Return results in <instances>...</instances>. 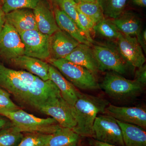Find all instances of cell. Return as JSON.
<instances>
[{
  "mask_svg": "<svg viewBox=\"0 0 146 146\" xmlns=\"http://www.w3.org/2000/svg\"><path fill=\"white\" fill-rule=\"evenodd\" d=\"M109 104L106 100L100 97L80 92L72 108L76 122L73 130L80 136L93 138L95 119L99 114H103Z\"/></svg>",
  "mask_w": 146,
  "mask_h": 146,
  "instance_id": "6da1fadb",
  "label": "cell"
},
{
  "mask_svg": "<svg viewBox=\"0 0 146 146\" xmlns=\"http://www.w3.org/2000/svg\"><path fill=\"white\" fill-rule=\"evenodd\" d=\"M0 87L12 94L21 103L37 109L44 96V91L40 87L31 86L23 81L16 70L0 63Z\"/></svg>",
  "mask_w": 146,
  "mask_h": 146,
  "instance_id": "7a4b0ae2",
  "label": "cell"
},
{
  "mask_svg": "<svg viewBox=\"0 0 146 146\" xmlns=\"http://www.w3.org/2000/svg\"><path fill=\"white\" fill-rule=\"evenodd\" d=\"M2 116L8 118L12 123V125L22 133L50 134L61 127L52 117H38L21 109L14 112H5Z\"/></svg>",
  "mask_w": 146,
  "mask_h": 146,
  "instance_id": "3957f363",
  "label": "cell"
},
{
  "mask_svg": "<svg viewBox=\"0 0 146 146\" xmlns=\"http://www.w3.org/2000/svg\"><path fill=\"white\" fill-rule=\"evenodd\" d=\"M49 61L76 87L82 90L100 89L95 75L86 68L64 58H50Z\"/></svg>",
  "mask_w": 146,
  "mask_h": 146,
  "instance_id": "277c9868",
  "label": "cell"
},
{
  "mask_svg": "<svg viewBox=\"0 0 146 146\" xmlns=\"http://www.w3.org/2000/svg\"><path fill=\"white\" fill-rule=\"evenodd\" d=\"M100 86L110 97L119 100L138 96L145 87L134 79H127L113 72L106 73Z\"/></svg>",
  "mask_w": 146,
  "mask_h": 146,
  "instance_id": "5b68a950",
  "label": "cell"
},
{
  "mask_svg": "<svg viewBox=\"0 0 146 146\" xmlns=\"http://www.w3.org/2000/svg\"><path fill=\"white\" fill-rule=\"evenodd\" d=\"M37 110L54 119L61 127L73 129L76 126L72 107L60 94L50 97L39 106Z\"/></svg>",
  "mask_w": 146,
  "mask_h": 146,
  "instance_id": "8992f818",
  "label": "cell"
},
{
  "mask_svg": "<svg viewBox=\"0 0 146 146\" xmlns=\"http://www.w3.org/2000/svg\"><path fill=\"white\" fill-rule=\"evenodd\" d=\"M93 138L110 145L125 146L117 120L107 115H98L93 125Z\"/></svg>",
  "mask_w": 146,
  "mask_h": 146,
  "instance_id": "52a82bcc",
  "label": "cell"
},
{
  "mask_svg": "<svg viewBox=\"0 0 146 146\" xmlns=\"http://www.w3.org/2000/svg\"><path fill=\"white\" fill-rule=\"evenodd\" d=\"M92 50L100 71H111L121 75L126 73L128 65L117 48L104 45H95Z\"/></svg>",
  "mask_w": 146,
  "mask_h": 146,
  "instance_id": "ba28073f",
  "label": "cell"
},
{
  "mask_svg": "<svg viewBox=\"0 0 146 146\" xmlns=\"http://www.w3.org/2000/svg\"><path fill=\"white\" fill-rule=\"evenodd\" d=\"M25 47V55L46 60L50 58V36L37 30L19 33Z\"/></svg>",
  "mask_w": 146,
  "mask_h": 146,
  "instance_id": "9c48e42d",
  "label": "cell"
},
{
  "mask_svg": "<svg viewBox=\"0 0 146 146\" xmlns=\"http://www.w3.org/2000/svg\"><path fill=\"white\" fill-rule=\"evenodd\" d=\"M25 55V47L19 33L5 22L0 33V55L7 60Z\"/></svg>",
  "mask_w": 146,
  "mask_h": 146,
  "instance_id": "30bf717a",
  "label": "cell"
},
{
  "mask_svg": "<svg viewBox=\"0 0 146 146\" xmlns=\"http://www.w3.org/2000/svg\"><path fill=\"white\" fill-rule=\"evenodd\" d=\"M117 40L116 48L128 65L138 68L144 65L146 58L136 36L121 33Z\"/></svg>",
  "mask_w": 146,
  "mask_h": 146,
  "instance_id": "8fae6325",
  "label": "cell"
},
{
  "mask_svg": "<svg viewBox=\"0 0 146 146\" xmlns=\"http://www.w3.org/2000/svg\"><path fill=\"white\" fill-rule=\"evenodd\" d=\"M103 114L110 115L119 121L135 125L146 129V111L142 108L120 107L109 104Z\"/></svg>",
  "mask_w": 146,
  "mask_h": 146,
  "instance_id": "7c38bea8",
  "label": "cell"
},
{
  "mask_svg": "<svg viewBox=\"0 0 146 146\" xmlns=\"http://www.w3.org/2000/svg\"><path fill=\"white\" fill-rule=\"evenodd\" d=\"M33 10L37 29L39 32L51 36L60 29L56 23L54 12L46 0H39Z\"/></svg>",
  "mask_w": 146,
  "mask_h": 146,
  "instance_id": "4fadbf2b",
  "label": "cell"
},
{
  "mask_svg": "<svg viewBox=\"0 0 146 146\" xmlns=\"http://www.w3.org/2000/svg\"><path fill=\"white\" fill-rule=\"evenodd\" d=\"M79 44L70 35L59 29L50 36V58H65Z\"/></svg>",
  "mask_w": 146,
  "mask_h": 146,
  "instance_id": "5bb4252c",
  "label": "cell"
},
{
  "mask_svg": "<svg viewBox=\"0 0 146 146\" xmlns=\"http://www.w3.org/2000/svg\"><path fill=\"white\" fill-rule=\"evenodd\" d=\"M64 58L86 68L95 75L100 71L98 64L92 48L88 45L79 44L71 53Z\"/></svg>",
  "mask_w": 146,
  "mask_h": 146,
  "instance_id": "9a60e30c",
  "label": "cell"
},
{
  "mask_svg": "<svg viewBox=\"0 0 146 146\" xmlns=\"http://www.w3.org/2000/svg\"><path fill=\"white\" fill-rule=\"evenodd\" d=\"M49 79L53 82L60 91L61 96L71 107L75 104L79 91L68 81L56 68L49 65Z\"/></svg>",
  "mask_w": 146,
  "mask_h": 146,
  "instance_id": "2e32d148",
  "label": "cell"
},
{
  "mask_svg": "<svg viewBox=\"0 0 146 146\" xmlns=\"http://www.w3.org/2000/svg\"><path fill=\"white\" fill-rule=\"evenodd\" d=\"M6 22L10 24L19 33L29 30H37L33 11L21 9L5 14Z\"/></svg>",
  "mask_w": 146,
  "mask_h": 146,
  "instance_id": "e0dca14e",
  "label": "cell"
},
{
  "mask_svg": "<svg viewBox=\"0 0 146 146\" xmlns=\"http://www.w3.org/2000/svg\"><path fill=\"white\" fill-rule=\"evenodd\" d=\"M53 12L56 23L60 29L68 33L80 44L91 46L92 44L72 18L57 5H54Z\"/></svg>",
  "mask_w": 146,
  "mask_h": 146,
  "instance_id": "ac0fdd59",
  "label": "cell"
},
{
  "mask_svg": "<svg viewBox=\"0 0 146 146\" xmlns=\"http://www.w3.org/2000/svg\"><path fill=\"white\" fill-rule=\"evenodd\" d=\"M14 65L25 69L31 73L46 81L49 79V70L50 64L38 58L22 55L11 60Z\"/></svg>",
  "mask_w": 146,
  "mask_h": 146,
  "instance_id": "d6986e66",
  "label": "cell"
},
{
  "mask_svg": "<svg viewBox=\"0 0 146 146\" xmlns=\"http://www.w3.org/2000/svg\"><path fill=\"white\" fill-rule=\"evenodd\" d=\"M121 129L125 146H146V132L138 126L117 120Z\"/></svg>",
  "mask_w": 146,
  "mask_h": 146,
  "instance_id": "ffe728a7",
  "label": "cell"
},
{
  "mask_svg": "<svg viewBox=\"0 0 146 146\" xmlns=\"http://www.w3.org/2000/svg\"><path fill=\"white\" fill-rule=\"evenodd\" d=\"M112 21L119 31L125 35L137 36L141 33V20L132 13H123Z\"/></svg>",
  "mask_w": 146,
  "mask_h": 146,
  "instance_id": "44dd1931",
  "label": "cell"
},
{
  "mask_svg": "<svg viewBox=\"0 0 146 146\" xmlns=\"http://www.w3.org/2000/svg\"><path fill=\"white\" fill-rule=\"evenodd\" d=\"M80 136L72 129L60 127L51 134L44 146H70L78 145Z\"/></svg>",
  "mask_w": 146,
  "mask_h": 146,
  "instance_id": "7402d4cb",
  "label": "cell"
},
{
  "mask_svg": "<svg viewBox=\"0 0 146 146\" xmlns=\"http://www.w3.org/2000/svg\"><path fill=\"white\" fill-rule=\"evenodd\" d=\"M130 0H96L104 16L116 19L123 13Z\"/></svg>",
  "mask_w": 146,
  "mask_h": 146,
  "instance_id": "603a6c76",
  "label": "cell"
},
{
  "mask_svg": "<svg viewBox=\"0 0 146 146\" xmlns=\"http://www.w3.org/2000/svg\"><path fill=\"white\" fill-rule=\"evenodd\" d=\"M77 4L79 10L90 18L95 25L104 19L102 9L96 1H80Z\"/></svg>",
  "mask_w": 146,
  "mask_h": 146,
  "instance_id": "cb8c5ba5",
  "label": "cell"
},
{
  "mask_svg": "<svg viewBox=\"0 0 146 146\" xmlns=\"http://www.w3.org/2000/svg\"><path fill=\"white\" fill-rule=\"evenodd\" d=\"M23 136L11 124L0 130V146H17Z\"/></svg>",
  "mask_w": 146,
  "mask_h": 146,
  "instance_id": "d4e9b609",
  "label": "cell"
},
{
  "mask_svg": "<svg viewBox=\"0 0 146 146\" xmlns=\"http://www.w3.org/2000/svg\"><path fill=\"white\" fill-rule=\"evenodd\" d=\"M95 32L108 39H117L121 32L119 31L112 20L104 18L94 27Z\"/></svg>",
  "mask_w": 146,
  "mask_h": 146,
  "instance_id": "484cf974",
  "label": "cell"
},
{
  "mask_svg": "<svg viewBox=\"0 0 146 146\" xmlns=\"http://www.w3.org/2000/svg\"><path fill=\"white\" fill-rule=\"evenodd\" d=\"M39 0H3L1 8L5 14L21 9H34Z\"/></svg>",
  "mask_w": 146,
  "mask_h": 146,
  "instance_id": "4316f807",
  "label": "cell"
},
{
  "mask_svg": "<svg viewBox=\"0 0 146 146\" xmlns=\"http://www.w3.org/2000/svg\"><path fill=\"white\" fill-rule=\"evenodd\" d=\"M51 134L39 133H27L23 136L17 146H44Z\"/></svg>",
  "mask_w": 146,
  "mask_h": 146,
  "instance_id": "83f0119b",
  "label": "cell"
},
{
  "mask_svg": "<svg viewBox=\"0 0 146 146\" xmlns=\"http://www.w3.org/2000/svg\"><path fill=\"white\" fill-rule=\"evenodd\" d=\"M55 5L58 6L64 13L72 18L79 28L83 31L79 22L77 4L75 1L74 0H58Z\"/></svg>",
  "mask_w": 146,
  "mask_h": 146,
  "instance_id": "f1b7e54d",
  "label": "cell"
},
{
  "mask_svg": "<svg viewBox=\"0 0 146 146\" xmlns=\"http://www.w3.org/2000/svg\"><path fill=\"white\" fill-rule=\"evenodd\" d=\"M21 109L10 98V94L0 87V115L5 112H12Z\"/></svg>",
  "mask_w": 146,
  "mask_h": 146,
  "instance_id": "f546056e",
  "label": "cell"
},
{
  "mask_svg": "<svg viewBox=\"0 0 146 146\" xmlns=\"http://www.w3.org/2000/svg\"><path fill=\"white\" fill-rule=\"evenodd\" d=\"M77 11L79 22L82 28V31L89 42L92 44L94 41L91 35L92 32H94L95 24L90 18L79 10L78 7Z\"/></svg>",
  "mask_w": 146,
  "mask_h": 146,
  "instance_id": "4dcf8cb0",
  "label": "cell"
},
{
  "mask_svg": "<svg viewBox=\"0 0 146 146\" xmlns=\"http://www.w3.org/2000/svg\"><path fill=\"white\" fill-rule=\"evenodd\" d=\"M138 69L135 73L134 80L145 86L146 84V65L144 64Z\"/></svg>",
  "mask_w": 146,
  "mask_h": 146,
  "instance_id": "1f68e13d",
  "label": "cell"
},
{
  "mask_svg": "<svg viewBox=\"0 0 146 146\" xmlns=\"http://www.w3.org/2000/svg\"><path fill=\"white\" fill-rule=\"evenodd\" d=\"M138 43L141 46L142 49L146 53V30H144L141 33L136 36Z\"/></svg>",
  "mask_w": 146,
  "mask_h": 146,
  "instance_id": "d6a6232c",
  "label": "cell"
},
{
  "mask_svg": "<svg viewBox=\"0 0 146 146\" xmlns=\"http://www.w3.org/2000/svg\"><path fill=\"white\" fill-rule=\"evenodd\" d=\"M11 124L12 123L8 118L4 116L0 115V130L11 125Z\"/></svg>",
  "mask_w": 146,
  "mask_h": 146,
  "instance_id": "836d02e7",
  "label": "cell"
},
{
  "mask_svg": "<svg viewBox=\"0 0 146 146\" xmlns=\"http://www.w3.org/2000/svg\"><path fill=\"white\" fill-rule=\"evenodd\" d=\"M5 14L0 6V33L5 23Z\"/></svg>",
  "mask_w": 146,
  "mask_h": 146,
  "instance_id": "e575fe53",
  "label": "cell"
},
{
  "mask_svg": "<svg viewBox=\"0 0 146 146\" xmlns=\"http://www.w3.org/2000/svg\"><path fill=\"white\" fill-rule=\"evenodd\" d=\"M89 143H90V145L91 146H117L97 141V140H95V139L91 140Z\"/></svg>",
  "mask_w": 146,
  "mask_h": 146,
  "instance_id": "d590c367",
  "label": "cell"
},
{
  "mask_svg": "<svg viewBox=\"0 0 146 146\" xmlns=\"http://www.w3.org/2000/svg\"><path fill=\"white\" fill-rule=\"evenodd\" d=\"M133 4L142 7H145L146 0H132Z\"/></svg>",
  "mask_w": 146,
  "mask_h": 146,
  "instance_id": "8d00e7d4",
  "label": "cell"
},
{
  "mask_svg": "<svg viewBox=\"0 0 146 146\" xmlns=\"http://www.w3.org/2000/svg\"><path fill=\"white\" fill-rule=\"evenodd\" d=\"M52 3H53L54 4V5H55L56 4V2L58 1V0H50Z\"/></svg>",
  "mask_w": 146,
  "mask_h": 146,
  "instance_id": "74e56055",
  "label": "cell"
},
{
  "mask_svg": "<svg viewBox=\"0 0 146 146\" xmlns=\"http://www.w3.org/2000/svg\"><path fill=\"white\" fill-rule=\"evenodd\" d=\"M81 1H96V0H81Z\"/></svg>",
  "mask_w": 146,
  "mask_h": 146,
  "instance_id": "f35d334b",
  "label": "cell"
},
{
  "mask_svg": "<svg viewBox=\"0 0 146 146\" xmlns=\"http://www.w3.org/2000/svg\"><path fill=\"white\" fill-rule=\"evenodd\" d=\"M74 1L76 2V3H78L81 0H74Z\"/></svg>",
  "mask_w": 146,
  "mask_h": 146,
  "instance_id": "ab89813d",
  "label": "cell"
},
{
  "mask_svg": "<svg viewBox=\"0 0 146 146\" xmlns=\"http://www.w3.org/2000/svg\"><path fill=\"white\" fill-rule=\"evenodd\" d=\"M2 4V2H1V0H0V6Z\"/></svg>",
  "mask_w": 146,
  "mask_h": 146,
  "instance_id": "60d3db41",
  "label": "cell"
},
{
  "mask_svg": "<svg viewBox=\"0 0 146 146\" xmlns=\"http://www.w3.org/2000/svg\"><path fill=\"white\" fill-rule=\"evenodd\" d=\"M80 146V145H72V146Z\"/></svg>",
  "mask_w": 146,
  "mask_h": 146,
  "instance_id": "b9f144b4",
  "label": "cell"
}]
</instances>
